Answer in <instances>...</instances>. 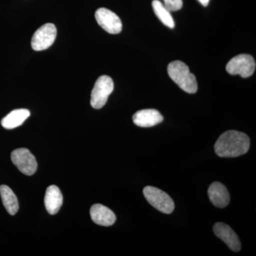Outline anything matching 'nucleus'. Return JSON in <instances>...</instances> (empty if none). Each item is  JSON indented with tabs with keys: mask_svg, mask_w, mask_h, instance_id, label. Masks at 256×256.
I'll use <instances>...</instances> for the list:
<instances>
[{
	"mask_svg": "<svg viewBox=\"0 0 256 256\" xmlns=\"http://www.w3.org/2000/svg\"><path fill=\"white\" fill-rule=\"evenodd\" d=\"M250 148V139L245 133L236 130L224 132L216 142V154L220 158H236Z\"/></svg>",
	"mask_w": 256,
	"mask_h": 256,
	"instance_id": "f257e3e1",
	"label": "nucleus"
},
{
	"mask_svg": "<svg viewBox=\"0 0 256 256\" xmlns=\"http://www.w3.org/2000/svg\"><path fill=\"white\" fill-rule=\"evenodd\" d=\"M168 72L172 80L180 88L188 94H195L198 90L196 78L190 72L188 66L180 60L171 62L168 65Z\"/></svg>",
	"mask_w": 256,
	"mask_h": 256,
	"instance_id": "f03ea898",
	"label": "nucleus"
},
{
	"mask_svg": "<svg viewBox=\"0 0 256 256\" xmlns=\"http://www.w3.org/2000/svg\"><path fill=\"white\" fill-rule=\"evenodd\" d=\"M143 194L150 204L160 212L170 214L174 210V201L168 194L160 188L148 186L143 190Z\"/></svg>",
	"mask_w": 256,
	"mask_h": 256,
	"instance_id": "7ed1b4c3",
	"label": "nucleus"
},
{
	"mask_svg": "<svg viewBox=\"0 0 256 256\" xmlns=\"http://www.w3.org/2000/svg\"><path fill=\"white\" fill-rule=\"evenodd\" d=\"M114 90V82L112 79L108 76H101L96 80L92 88L90 105L95 109L102 108Z\"/></svg>",
	"mask_w": 256,
	"mask_h": 256,
	"instance_id": "20e7f679",
	"label": "nucleus"
},
{
	"mask_svg": "<svg viewBox=\"0 0 256 256\" xmlns=\"http://www.w3.org/2000/svg\"><path fill=\"white\" fill-rule=\"evenodd\" d=\"M256 60L252 56L240 54L234 57L227 64L226 70L232 75H240L242 78L252 76L256 70Z\"/></svg>",
	"mask_w": 256,
	"mask_h": 256,
	"instance_id": "39448f33",
	"label": "nucleus"
},
{
	"mask_svg": "<svg viewBox=\"0 0 256 256\" xmlns=\"http://www.w3.org/2000/svg\"><path fill=\"white\" fill-rule=\"evenodd\" d=\"M56 28L52 23H47L38 28L32 38V47L36 52L47 50L54 43L56 37Z\"/></svg>",
	"mask_w": 256,
	"mask_h": 256,
	"instance_id": "423d86ee",
	"label": "nucleus"
},
{
	"mask_svg": "<svg viewBox=\"0 0 256 256\" xmlns=\"http://www.w3.org/2000/svg\"><path fill=\"white\" fill-rule=\"evenodd\" d=\"M11 159L13 164L23 174L32 176L37 170L36 158L26 148H20L12 152Z\"/></svg>",
	"mask_w": 256,
	"mask_h": 256,
	"instance_id": "0eeeda50",
	"label": "nucleus"
},
{
	"mask_svg": "<svg viewBox=\"0 0 256 256\" xmlns=\"http://www.w3.org/2000/svg\"><path fill=\"white\" fill-rule=\"evenodd\" d=\"M95 16L98 24L108 33L117 34L122 31V24L120 18L110 10L100 8L96 12Z\"/></svg>",
	"mask_w": 256,
	"mask_h": 256,
	"instance_id": "6e6552de",
	"label": "nucleus"
},
{
	"mask_svg": "<svg viewBox=\"0 0 256 256\" xmlns=\"http://www.w3.org/2000/svg\"><path fill=\"white\" fill-rule=\"evenodd\" d=\"M214 232L218 238L222 239L228 246L229 248L234 252H238L242 249V244L238 236L227 224H216L214 226Z\"/></svg>",
	"mask_w": 256,
	"mask_h": 256,
	"instance_id": "1a4fd4ad",
	"label": "nucleus"
},
{
	"mask_svg": "<svg viewBox=\"0 0 256 256\" xmlns=\"http://www.w3.org/2000/svg\"><path fill=\"white\" fill-rule=\"evenodd\" d=\"M163 116L154 109H144L138 111L133 116L132 120L136 126L141 128H150L163 121Z\"/></svg>",
	"mask_w": 256,
	"mask_h": 256,
	"instance_id": "9d476101",
	"label": "nucleus"
},
{
	"mask_svg": "<svg viewBox=\"0 0 256 256\" xmlns=\"http://www.w3.org/2000/svg\"><path fill=\"white\" fill-rule=\"evenodd\" d=\"M210 201L218 208H225L230 202V195L223 184L216 182L210 185L208 190Z\"/></svg>",
	"mask_w": 256,
	"mask_h": 256,
	"instance_id": "9b49d317",
	"label": "nucleus"
},
{
	"mask_svg": "<svg viewBox=\"0 0 256 256\" xmlns=\"http://www.w3.org/2000/svg\"><path fill=\"white\" fill-rule=\"evenodd\" d=\"M90 214L94 223L102 226H110L116 220L114 212L100 204L92 206Z\"/></svg>",
	"mask_w": 256,
	"mask_h": 256,
	"instance_id": "f8f14e48",
	"label": "nucleus"
},
{
	"mask_svg": "<svg viewBox=\"0 0 256 256\" xmlns=\"http://www.w3.org/2000/svg\"><path fill=\"white\" fill-rule=\"evenodd\" d=\"M44 204L47 212L52 215L58 213L63 204V195L60 188L55 185H50L47 188Z\"/></svg>",
	"mask_w": 256,
	"mask_h": 256,
	"instance_id": "ddd939ff",
	"label": "nucleus"
},
{
	"mask_svg": "<svg viewBox=\"0 0 256 256\" xmlns=\"http://www.w3.org/2000/svg\"><path fill=\"white\" fill-rule=\"evenodd\" d=\"M30 116V112L28 109H16L2 120V126L5 129H14L22 126Z\"/></svg>",
	"mask_w": 256,
	"mask_h": 256,
	"instance_id": "4468645a",
	"label": "nucleus"
},
{
	"mask_svg": "<svg viewBox=\"0 0 256 256\" xmlns=\"http://www.w3.org/2000/svg\"><path fill=\"white\" fill-rule=\"evenodd\" d=\"M0 195H1L3 204L8 213L12 216L16 214L20 206H18V198L12 190L6 185H1Z\"/></svg>",
	"mask_w": 256,
	"mask_h": 256,
	"instance_id": "2eb2a0df",
	"label": "nucleus"
},
{
	"mask_svg": "<svg viewBox=\"0 0 256 256\" xmlns=\"http://www.w3.org/2000/svg\"><path fill=\"white\" fill-rule=\"evenodd\" d=\"M152 5L154 14L160 21L164 24L165 26H168L170 28H174V21L171 12L165 8L163 3L159 0H153Z\"/></svg>",
	"mask_w": 256,
	"mask_h": 256,
	"instance_id": "dca6fc26",
	"label": "nucleus"
},
{
	"mask_svg": "<svg viewBox=\"0 0 256 256\" xmlns=\"http://www.w3.org/2000/svg\"><path fill=\"white\" fill-rule=\"evenodd\" d=\"M163 2H164L163 4L170 12L178 11L182 8V0H163Z\"/></svg>",
	"mask_w": 256,
	"mask_h": 256,
	"instance_id": "f3484780",
	"label": "nucleus"
},
{
	"mask_svg": "<svg viewBox=\"0 0 256 256\" xmlns=\"http://www.w3.org/2000/svg\"><path fill=\"white\" fill-rule=\"evenodd\" d=\"M203 6H206L210 3V0H198Z\"/></svg>",
	"mask_w": 256,
	"mask_h": 256,
	"instance_id": "a211bd4d",
	"label": "nucleus"
}]
</instances>
